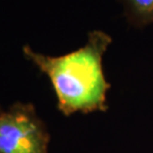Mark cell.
Here are the masks:
<instances>
[{
    "label": "cell",
    "mask_w": 153,
    "mask_h": 153,
    "mask_svg": "<svg viewBox=\"0 0 153 153\" xmlns=\"http://www.w3.org/2000/svg\"><path fill=\"white\" fill-rule=\"evenodd\" d=\"M50 134L32 104L0 112V153H48Z\"/></svg>",
    "instance_id": "7a4b0ae2"
},
{
    "label": "cell",
    "mask_w": 153,
    "mask_h": 153,
    "mask_svg": "<svg viewBox=\"0 0 153 153\" xmlns=\"http://www.w3.org/2000/svg\"><path fill=\"white\" fill-rule=\"evenodd\" d=\"M126 15L132 25L142 27L153 23V0H123Z\"/></svg>",
    "instance_id": "3957f363"
},
{
    "label": "cell",
    "mask_w": 153,
    "mask_h": 153,
    "mask_svg": "<svg viewBox=\"0 0 153 153\" xmlns=\"http://www.w3.org/2000/svg\"><path fill=\"white\" fill-rule=\"evenodd\" d=\"M112 43L105 32L89 33L84 47L59 56L36 53L29 45L24 55L48 77L57 99V108L63 115L105 112L110 84L103 71V56Z\"/></svg>",
    "instance_id": "6da1fadb"
}]
</instances>
